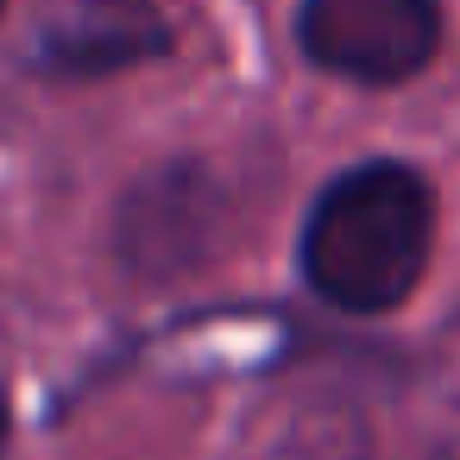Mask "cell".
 <instances>
[{
	"instance_id": "obj_1",
	"label": "cell",
	"mask_w": 460,
	"mask_h": 460,
	"mask_svg": "<svg viewBox=\"0 0 460 460\" xmlns=\"http://www.w3.org/2000/svg\"><path fill=\"white\" fill-rule=\"evenodd\" d=\"M435 246V196L410 164L372 158L328 183L303 227V278L322 303L347 315L397 309L429 265Z\"/></svg>"
},
{
	"instance_id": "obj_4",
	"label": "cell",
	"mask_w": 460,
	"mask_h": 460,
	"mask_svg": "<svg viewBox=\"0 0 460 460\" xmlns=\"http://www.w3.org/2000/svg\"><path fill=\"white\" fill-rule=\"evenodd\" d=\"M0 454H7V397H0Z\"/></svg>"
},
{
	"instance_id": "obj_5",
	"label": "cell",
	"mask_w": 460,
	"mask_h": 460,
	"mask_svg": "<svg viewBox=\"0 0 460 460\" xmlns=\"http://www.w3.org/2000/svg\"><path fill=\"white\" fill-rule=\"evenodd\" d=\"M0 7H7V0H0Z\"/></svg>"
},
{
	"instance_id": "obj_2",
	"label": "cell",
	"mask_w": 460,
	"mask_h": 460,
	"mask_svg": "<svg viewBox=\"0 0 460 460\" xmlns=\"http://www.w3.org/2000/svg\"><path fill=\"white\" fill-rule=\"evenodd\" d=\"M296 39L309 64L353 83H403L441 51L435 0H303Z\"/></svg>"
},
{
	"instance_id": "obj_3",
	"label": "cell",
	"mask_w": 460,
	"mask_h": 460,
	"mask_svg": "<svg viewBox=\"0 0 460 460\" xmlns=\"http://www.w3.org/2000/svg\"><path fill=\"white\" fill-rule=\"evenodd\" d=\"M164 26H158V7L152 0H83V7L64 20V32L51 39V58L58 70H120V64H139L152 51H164Z\"/></svg>"
}]
</instances>
